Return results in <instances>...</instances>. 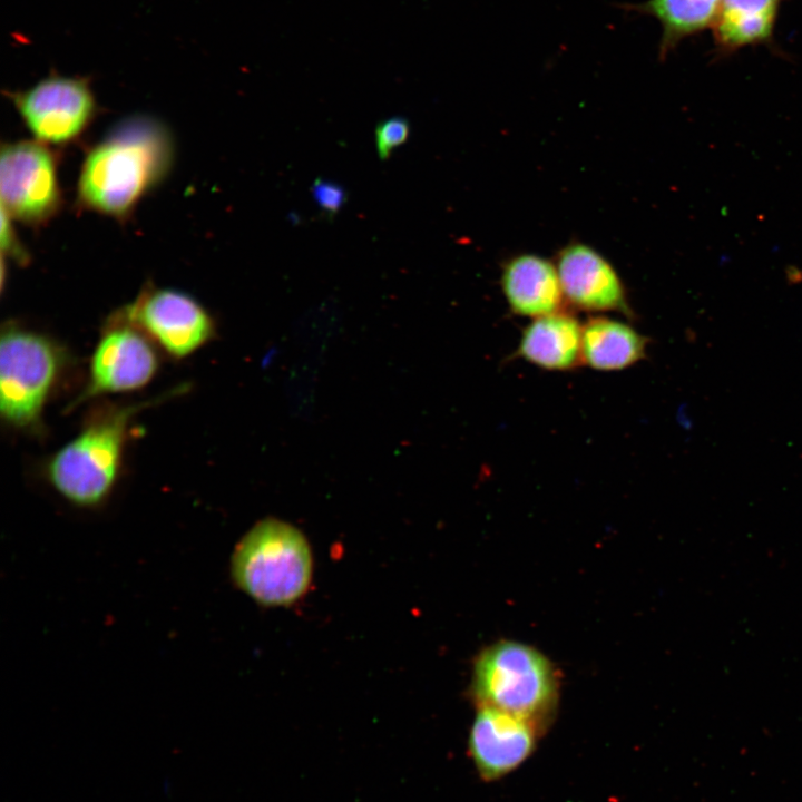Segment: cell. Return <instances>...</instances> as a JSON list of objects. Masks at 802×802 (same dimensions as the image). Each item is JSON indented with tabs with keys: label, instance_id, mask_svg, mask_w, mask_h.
<instances>
[{
	"label": "cell",
	"instance_id": "6da1fadb",
	"mask_svg": "<svg viewBox=\"0 0 802 802\" xmlns=\"http://www.w3.org/2000/svg\"><path fill=\"white\" fill-rule=\"evenodd\" d=\"M174 141L151 116L117 123L86 154L77 183L81 209L123 221L168 176Z\"/></svg>",
	"mask_w": 802,
	"mask_h": 802
},
{
	"label": "cell",
	"instance_id": "7a4b0ae2",
	"mask_svg": "<svg viewBox=\"0 0 802 802\" xmlns=\"http://www.w3.org/2000/svg\"><path fill=\"white\" fill-rule=\"evenodd\" d=\"M179 392L177 389L139 403L92 411L80 432L47 462L46 479L51 488L76 508L104 506L116 488L133 419L143 409Z\"/></svg>",
	"mask_w": 802,
	"mask_h": 802
},
{
	"label": "cell",
	"instance_id": "3957f363",
	"mask_svg": "<svg viewBox=\"0 0 802 802\" xmlns=\"http://www.w3.org/2000/svg\"><path fill=\"white\" fill-rule=\"evenodd\" d=\"M313 571L310 544L290 522L268 517L238 540L229 560L232 583L261 606H288L309 589Z\"/></svg>",
	"mask_w": 802,
	"mask_h": 802
},
{
	"label": "cell",
	"instance_id": "277c9868",
	"mask_svg": "<svg viewBox=\"0 0 802 802\" xmlns=\"http://www.w3.org/2000/svg\"><path fill=\"white\" fill-rule=\"evenodd\" d=\"M472 694L479 707L518 716L540 733L555 712L558 678L540 652L517 642H498L475 663Z\"/></svg>",
	"mask_w": 802,
	"mask_h": 802
},
{
	"label": "cell",
	"instance_id": "5b68a950",
	"mask_svg": "<svg viewBox=\"0 0 802 802\" xmlns=\"http://www.w3.org/2000/svg\"><path fill=\"white\" fill-rule=\"evenodd\" d=\"M52 339L17 322H7L0 338V412L10 427L37 431L65 365Z\"/></svg>",
	"mask_w": 802,
	"mask_h": 802
},
{
	"label": "cell",
	"instance_id": "8992f818",
	"mask_svg": "<svg viewBox=\"0 0 802 802\" xmlns=\"http://www.w3.org/2000/svg\"><path fill=\"white\" fill-rule=\"evenodd\" d=\"M0 194L1 209L13 221L33 227L50 222L62 205L51 148L36 139L2 144Z\"/></svg>",
	"mask_w": 802,
	"mask_h": 802
},
{
	"label": "cell",
	"instance_id": "52a82bcc",
	"mask_svg": "<svg viewBox=\"0 0 802 802\" xmlns=\"http://www.w3.org/2000/svg\"><path fill=\"white\" fill-rule=\"evenodd\" d=\"M117 313L175 359L193 354L216 334L215 321L205 306L172 287L147 285Z\"/></svg>",
	"mask_w": 802,
	"mask_h": 802
},
{
	"label": "cell",
	"instance_id": "ba28073f",
	"mask_svg": "<svg viewBox=\"0 0 802 802\" xmlns=\"http://www.w3.org/2000/svg\"><path fill=\"white\" fill-rule=\"evenodd\" d=\"M9 97L33 139L48 146L77 141L97 115L90 84L80 77L51 74Z\"/></svg>",
	"mask_w": 802,
	"mask_h": 802
},
{
	"label": "cell",
	"instance_id": "9c48e42d",
	"mask_svg": "<svg viewBox=\"0 0 802 802\" xmlns=\"http://www.w3.org/2000/svg\"><path fill=\"white\" fill-rule=\"evenodd\" d=\"M156 348L141 331L114 313L92 352L86 384L69 409L148 384L159 365Z\"/></svg>",
	"mask_w": 802,
	"mask_h": 802
},
{
	"label": "cell",
	"instance_id": "30bf717a",
	"mask_svg": "<svg viewBox=\"0 0 802 802\" xmlns=\"http://www.w3.org/2000/svg\"><path fill=\"white\" fill-rule=\"evenodd\" d=\"M539 732L512 714L479 707L468 740L470 757L485 781L509 774L534 752Z\"/></svg>",
	"mask_w": 802,
	"mask_h": 802
},
{
	"label": "cell",
	"instance_id": "8fae6325",
	"mask_svg": "<svg viewBox=\"0 0 802 802\" xmlns=\"http://www.w3.org/2000/svg\"><path fill=\"white\" fill-rule=\"evenodd\" d=\"M564 299L587 312L617 311L630 315L623 283L612 264L588 245L564 247L556 263Z\"/></svg>",
	"mask_w": 802,
	"mask_h": 802
},
{
	"label": "cell",
	"instance_id": "7c38bea8",
	"mask_svg": "<svg viewBox=\"0 0 802 802\" xmlns=\"http://www.w3.org/2000/svg\"><path fill=\"white\" fill-rule=\"evenodd\" d=\"M500 284L517 315L536 319L560 311L564 295L556 264L541 256L521 254L509 260Z\"/></svg>",
	"mask_w": 802,
	"mask_h": 802
},
{
	"label": "cell",
	"instance_id": "4fadbf2b",
	"mask_svg": "<svg viewBox=\"0 0 802 802\" xmlns=\"http://www.w3.org/2000/svg\"><path fill=\"white\" fill-rule=\"evenodd\" d=\"M583 325L558 311L534 319L522 331L518 355L545 370H570L581 360Z\"/></svg>",
	"mask_w": 802,
	"mask_h": 802
},
{
	"label": "cell",
	"instance_id": "5bb4252c",
	"mask_svg": "<svg viewBox=\"0 0 802 802\" xmlns=\"http://www.w3.org/2000/svg\"><path fill=\"white\" fill-rule=\"evenodd\" d=\"M648 339L630 325L605 316L589 319L581 331V361L599 371L626 369L646 356Z\"/></svg>",
	"mask_w": 802,
	"mask_h": 802
},
{
	"label": "cell",
	"instance_id": "9a60e30c",
	"mask_svg": "<svg viewBox=\"0 0 802 802\" xmlns=\"http://www.w3.org/2000/svg\"><path fill=\"white\" fill-rule=\"evenodd\" d=\"M780 0H721L712 25L716 47L730 53L767 41L773 33Z\"/></svg>",
	"mask_w": 802,
	"mask_h": 802
},
{
	"label": "cell",
	"instance_id": "2e32d148",
	"mask_svg": "<svg viewBox=\"0 0 802 802\" xmlns=\"http://www.w3.org/2000/svg\"><path fill=\"white\" fill-rule=\"evenodd\" d=\"M720 3L721 0H646L628 9L659 22V55L664 57L683 39L711 27Z\"/></svg>",
	"mask_w": 802,
	"mask_h": 802
},
{
	"label": "cell",
	"instance_id": "e0dca14e",
	"mask_svg": "<svg viewBox=\"0 0 802 802\" xmlns=\"http://www.w3.org/2000/svg\"><path fill=\"white\" fill-rule=\"evenodd\" d=\"M410 136V124L402 116H393L382 120L375 128V145L380 159L390 157L391 153L403 145Z\"/></svg>",
	"mask_w": 802,
	"mask_h": 802
},
{
	"label": "cell",
	"instance_id": "ac0fdd59",
	"mask_svg": "<svg viewBox=\"0 0 802 802\" xmlns=\"http://www.w3.org/2000/svg\"><path fill=\"white\" fill-rule=\"evenodd\" d=\"M312 197L324 214L336 215L346 202V190L335 182L317 178L311 188Z\"/></svg>",
	"mask_w": 802,
	"mask_h": 802
},
{
	"label": "cell",
	"instance_id": "d6986e66",
	"mask_svg": "<svg viewBox=\"0 0 802 802\" xmlns=\"http://www.w3.org/2000/svg\"><path fill=\"white\" fill-rule=\"evenodd\" d=\"M13 219L1 209V252L18 264H27L29 254L18 238Z\"/></svg>",
	"mask_w": 802,
	"mask_h": 802
}]
</instances>
